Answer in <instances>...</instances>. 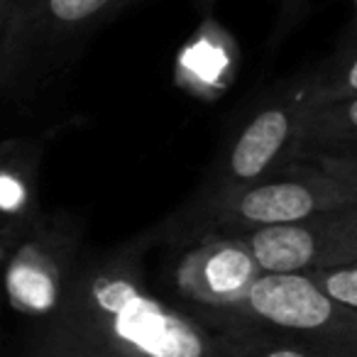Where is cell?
<instances>
[{"instance_id":"obj_1","label":"cell","mask_w":357,"mask_h":357,"mask_svg":"<svg viewBox=\"0 0 357 357\" xmlns=\"http://www.w3.org/2000/svg\"><path fill=\"white\" fill-rule=\"evenodd\" d=\"M15 357H235V337L157 298L137 264L115 259L71 274L56 311L27 328Z\"/></svg>"},{"instance_id":"obj_2","label":"cell","mask_w":357,"mask_h":357,"mask_svg":"<svg viewBox=\"0 0 357 357\" xmlns=\"http://www.w3.org/2000/svg\"><path fill=\"white\" fill-rule=\"evenodd\" d=\"M201 316L284 340L357 352V311L326 298L306 274L262 272L235 306Z\"/></svg>"},{"instance_id":"obj_3","label":"cell","mask_w":357,"mask_h":357,"mask_svg":"<svg viewBox=\"0 0 357 357\" xmlns=\"http://www.w3.org/2000/svg\"><path fill=\"white\" fill-rule=\"evenodd\" d=\"M357 204L355 167L337 159L308 167H289L225 196L220 223L238 233L294 223L323 211Z\"/></svg>"},{"instance_id":"obj_4","label":"cell","mask_w":357,"mask_h":357,"mask_svg":"<svg viewBox=\"0 0 357 357\" xmlns=\"http://www.w3.org/2000/svg\"><path fill=\"white\" fill-rule=\"evenodd\" d=\"M262 272L303 274L357 262V204L323 211L294 223L243 233Z\"/></svg>"},{"instance_id":"obj_5","label":"cell","mask_w":357,"mask_h":357,"mask_svg":"<svg viewBox=\"0 0 357 357\" xmlns=\"http://www.w3.org/2000/svg\"><path fill=\"white\" fill-rule=\"evenodd\" d=\"M262 274L248 243L235 238H213L191 250L176 267L181 296L204 311H223L248 294L250 284Z\"/></svg>"},{"instance_id":"obj_6","label":"cell","mask_w":357,"mask_h":357,"mask_svg":"<svg viewBox=\"0 0 357 357\" xmlns=\"http://www.w3.org/2000/svg\"><path fill=\"white\" fill-rule=\"evenodd\" d=\"M303 105L306 96L279 100L259 110L245 125L228 154V167H225L228 194L257 184L259 178L277 172L289 154H296Z\"/></svg>"},{"instance_id":"obj_7","label":"cell","mask_w":357,"mask_h":357,"mask_svg":"<svg viewBox=\"0 0 357 357\" xmlns=\"http://www.w3.org/2000/svg\"><path fill=\"white\" fill-rule=\"evenodd\" d=\"M71 274V267L54 250L40 243L22 245L6 264V303L30 323V328L37 326L56 311Z\"/></svg>"},{"instance_id":"obj_8","label":"cell","mask_w":357,"mask_h":357,"mask_svg":"<svg viewBox=\"0 0 357 357\" xmlns=\"http://www.w3.org/2000/svg\"><path fill=\"white\" fill-rule=\"evenodd\" d=\"M225 326V323H223ZM235 337V357H357L352 350L311 345V342L284 340L250 328L228 326Z\"/></svg>"},{"instance_id":"obj_9","label":"cell","mask_w":357,"mask_h":357,"mask_svg":"<svg viewBox=\"0 0 357 357\" xmlns=\"http://www.w3.org/2000/svg\"><path fill=\"white\" fill-rule=\"evenodd\" d=\"M120 0H42L40 17L45 25L59 32L79 30L93 17L108 13Z\"/></svg>"},{"instance_id":"obj_10","label":"cell","mask_w":357,"mask_h":357,"mask_svg":"<svg viewBox=\"0 0 357 357\" xmlns=\"http://www.w3.org/2000/svg\"><path fill=\"white\" fill-rule=\"evenodd\" d=\"M303 274L333 303H337L342 308H350V311H357V262L313 269V272H303Z\"/></svg>"},{"instance_id":"obj_11","label":"cell","mask_w":357,"mask_h":357,"mask_svg":"<svg viewBox=\"0 0 357 357\" xmlns=\"http://www.w3.org/2000/svg\"><path fill=\"white\" fill-rule=\"evenodd\" d=\"M17 0H0V37L6 35V27L10 22L13 13H15Z\"/></svg>"},{"instance_id":"obj_12","label":"cell","mask_w":357,"mask_h":357,"mask_svg":"<svg viewBox=\"0 0 357 357\" xmlns=\"http://www.w3.org/2000/svg\"><path fill=\"white\" fill-rule=\"evenodd\" d=\"M0 357H15V342L8 340L6 326L0 321Z\"/></svg>"}]
</instances>
